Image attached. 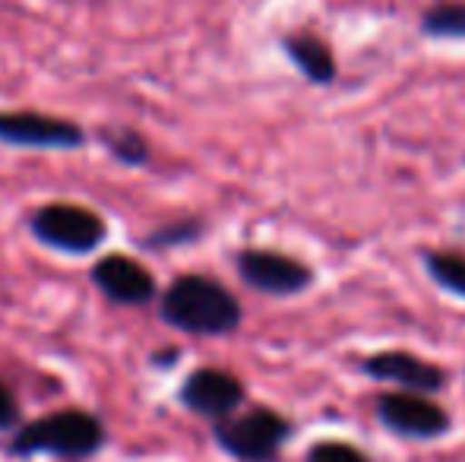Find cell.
Segmentation results:
<instances>
[{
	"instance_id": "cell-12",
	"label": "cell",
	"mask_w": 465,
	"mask_h": 462,
	"mask_svg": "<svg viewBox=\"0 0 465 462\" xmlns=\"http://www.w3.org/2000/svg\"><path fill=\"white\" fill-rule=\"evenodd\" d=\"M95 140L124 168H146L149 159H153L149 140L134 127H102L95 133Z\"/></svg>"
},
{
	"instance_id": "cell-5",
	"label": "cell",
	"mask_w": 465,
	"mask_h": 462,
	"mask_svg": "<svg viewBox=\"0 0 465 462\" xmlns=\"http://www.w3.org/2000/svg\"><path fill=\"white\" fill-rule=\"evenodd\" d=\"M89 143V130L70 117L45 112H0V146L32 152H76Z\"/></svg>"
},
{
	"instance_id": "cell-15",
	"label": "cell",
	"mask_w": 465,
	"mask_h": 462,
	"mask_svg": "<svg viewBox=\"0 0 465 462\" xmlns=\"http://www.w3.org/2000/svg\"><path fill=\"white\" fill-rule=\"evenodd\" d=\"M424 266H428V276L443 291L465 298V257H460V253H428Z\"/></svg>"
},
{
	"instance_id": "cell-4",
	"label": "cell",
	"mask_w": 465,
	"mask_h": 462,
	"mask_svg": "<svg viewBox=\"0 0 465 462\" xmlns=\"http://www.w3.org/2000/svg\"><path fill=\"white\" fill-rule=\"evenodd\" d=\"M213 437L222 453L238 462H276L285 440L292 437V425L270 406H253L225 421H215Z\"/></svg>"
},
{
	"instance_id": "cell-11",
	"label": "cell",
	"mask_w": 465,
	"mask_h": 462,
	"mask_svg": "<svg viewBox=\"0 0 465 462\" xmlns=\"http://www.w3.org/2000/svg\"><path fill=\"white\" fill-rule=\"evenodd\" d=\"M282 51H285V57L298 67V74L304 76L307 83L326 86V83L336 80V57H332V51L326 48L317 35H311V32L285 35L282 38Z\"/></svg>"
},
{
	"instance_id": "cell-6",
	"label": "cell",
	"mask_w": 465,
	"mask_h": 462,
	"mask_svg": "<svg viewBox=\"0 0 465 462\" xmlns=\"http://www.w3.org/2000/svg\"><path fill=\"white\" fill-rule=\"evenodd\" d=\"M89 282L104 301L117 308H149L162 298L153 270H146V263L130 253H104L102 260H95Z\"/></svg>"
},
{
	"instance_id": "cell-1",
	"label": "cell",
	"mask_w": 465,
	"mask_h": 462,
	"mask_svg": "<svg viewBox=\"0 0 465 462\" xmlns=\"http://www.w3.org/2000/svg\"><path fill=\"white\" fill-rule=\"evenodd\" d=\"M159 317L172 329L196 339H222L244 323V308L228 285L203 272L178 276L159 298Z\"/></svg>"
},
{
	"instance_id": "cell-17",
	"label": "cell",
	"mask_w": 465,
	"mask_h": 462,
	"mask_svg": "<svg viewBox=\"0 0 465 462\" xmlns=\"http://www.w3.org/2000/svg\"><path fill=\"white\" fill-rule=\"evenodd\" d=\"M23 425V408H19V399L4 380H0V434H13Z\"/></svg>"
},
{
	"instance_id": "cell-18",
	"label": "cell",
	"mask_w": 465,
	"mask_h": 462,
	"mask_svg": "<svg viewBox=\"0 0 465 462\" xmlns=\"http://www.w3.org/2000/svg\"><path fill=\"white\" fill-rule=\"evenodd\" d=\"M178 349H162V351H153V364L155 368H174L178 364Z\"/></svg>"
},
{
	"instance_id": "cell-2",
	"label": "cell",
	"mask_w": 465,
	"mask_h": 462,
	"mask_svg": "<svg viewBox=\"0 0 465 462\" xmlns=\"http://www.w3.org/2000/svg\"><path fill=\"white\" fill-rule=\"evenodd\" d=\"M108 444V428L102 415L83 406H64L42 418L23 421L6 440L10 459L54 457L61 462H89Z\"/></svg>"
},
{
	"instance_id": "cell-10",
	"label": "cell",
	"mask_w": 465,
	"mask_h": 462,
	"mask_svg": "<svg viewBox=\"0 0 465 462\" xmlns=\"http://www.w3.org/2000/svg\"><path fill=\"white\" fill-rule=\"evenodd\" d=\"M364 374L380 383H399L405 393H437L447 387V370L411 351H377L364 361Z\"/></svg>"
},
{
	"instance_id": "cell-16",
	"label": "cell",
	"mask_w": 465,
	"mask_h": 462,
	"mask_svg": "<svg viewBox=\"0 0 465 462\" xmlns=\"http://www.w3.org/2000/svg\"><path fill=\"white\" fill-rule=\"evenodd\" d=\"M307 462H371L361 450H355L351 444L342 440H323V444H313L307 450Z\"/></svg>"
},
{
	"instance_id": "cell-3",
	"label": "cell",
	"mask_w": 465,
	"mask_h": 462,
	"mask_svg": "<svg viewBox=\"0 0 465 462\" xmlns=\"http://www.w3.org/2000/svg\"><path fill=\"white\" fill-rule=\"evenodd\" d=\"M29 231L42 247L64 257H89L108 241V222L93 206L51 200L32 210Z\"/></svg>"
},
{
	"instance_id": "cell-13",
	"label": "cell",
	"mask_w": 465,
	"mask_h": 462,
	"mask_svg": "<svg viewBox=\"0 0 465 462\" xmlns=\"http://www.w3.org/2000/svg\"><path fill=\"white\" fill-rule=\"evenodd\" d=\"M203 234H206V222H203V219H178V222L159 225L155 231L143 234L140 247L143 251L162 253V251H172V247L193 244V241H200Z\"/></svg>"
},
{
	"instance_id": "cell-8",
	"label": "cell",
	"mask_w": 465,
	"mask_h": 462,
	"mask_svg": "<svg viewBox=\"0 0 465 462\" xmlns=\"http://www.w3.org/2000/svg\"><path fill=\"white\" fill-rule=\"evenodd\" d=\"M247 389L241 383V377H234L232 370L222 368H196L184 377L178 389V402L187 412L200 415L206 421H225L232 415H238V408L244 406Z\"/></svg>"
},
{
	"instance_id": "cell-9",
	"label": "cell",
	"mask_w": 465,
	"mask_h": 462,
	"mask_svg": "<svg viewBox=\"0 0 465 462\" xmlns=\"http://www.w3.org/2000/svg\"><path fill=\"white\" fill-rule=\"evenodd\" d=\"M377 415L392 434L411 440H437L450 431V415L421 393H386L377 399Z\"/></svg>"
},
{
	"instance_id": "cell-14",
	"label": "cell",
	"mask_w": 465,
	"mask_h": 462,
	"mask_svg": "<svg viewBox=\"0 0 465 462\" xmlns=\"http://www.w3.org/2000/svg\"><path fill=\"white\" fill-rule=\"evenodd\" d=\"M421 32L428 38H465V4H456V0L434 4L424 13Z\"/></svg>"
},
{
	"instance_id": "cell-7",
	"label": "cell",
	"mask_w": 465,
	"mask_h": 462,
	"mask_svg": "<svg viewBox=\"0 0 465 462\" xmlns=\"http://www.w3.org/2000/svg\"><path fill=\"white\" fill-rule=\"evenodd\" d=\"M234 270H238L244 285H251L260 295H272V298L301 295V291H307L313 285V272L301 260L279 251H263V247L238 251Z\"/></svg>"
}]
</instances>
